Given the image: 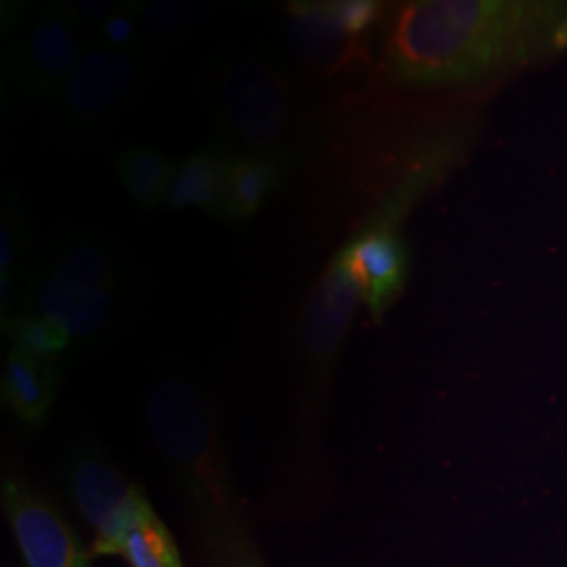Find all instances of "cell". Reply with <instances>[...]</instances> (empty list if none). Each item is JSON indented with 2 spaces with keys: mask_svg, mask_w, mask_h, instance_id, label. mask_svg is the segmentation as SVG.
<instances>
[{
  "mask_svg": "<svg viewBox=\"0 0 567 567\" xmlns=\"http://www.w3.org/2000/svg\"><path fill=\"white\" fill-rule=\"evenodd\" d=\"M567 51V0H414L386 37L398 81L437 86L517 72Z\"/></svg>",
  "mask_w": 567,
  "mask_h": 567,
  "instance_id": "6da1fadb",
  "label": "cell"
},
{
  "mask_svg": "<svg viewBox=\"0 0 567 567\" xmlns=\"http://www.w3.org/2000/svg\"><path fill=\"white\" fill-rule=\"evenodd\" d=\"M143 416L175 489L189 567H271L203 391L179 374L150 386Z\"/></svg>",
  "mask_w": 567,
  "mask_h": 567,
  "instance_id": "7a4b0ae2",
  "label": "cell"
},
{
  "mask_svg": "<svg viewBox=\"0 0 567 567\" xmlns=\"http://www.w3.org/2000/svg\"><path fill=\"white\" fill-rule=\"evenodd\" d=\"M215 133L236 154L292 158L309 128V95L286 65L259 49L227 51L208 74Z\"/></svg>",
  "mask_w": 567,
  "mask_h": 567,
  "instance_id": "3957f363",
  "label": "cell"
},
{
  "mask_svg": "<svg viewBox=\"0 0 567 567\" xmlns=\"http://www.w3.org/2000/svg\"><path fill=\"white\" fill-rule=\"evenodd\" d=\"M147 42V41H145ZM110 49L93 44L51 100L60 131L72 137L93 135L137 93L154 53L150 44Z\"/></svg>",
  "mask_w": 567,
  "mask_h": 567,
  "instance_id": "277c9868",
  "label": "cell"
},
{
  "mask_svg": "<svg viewBox=\"0 0 567 567\" xmlns=\"http://www.w3.org/2000/svg\"><path fill=\"white\" fill-rule=\"evenodd\" d=\"M362 301L364 286L349 264L344 250H341L311 290L299 322L307 425H313V421L320 416V408L326 404L332 368L341 353L355 309Z\"/></svg>",
  "mask_w": 567,
  "mask_h": 567,
  "instance_id": "5b68a950",
  "label": "cell"
},
{
  "mask_svg": "<svg viewBox=\"0 0 567 567\" xmlns=\"http://www.w3.org/2000/svg\"><path fill=\"white\" fill-rule=\"evenodd\" d=\"M72 7L42 4L16 25L4 60V82L20 102H51L84 55Z\"/></svg>",
  "mask_w": 567,
  "mask_h": 567,
  "instance_id": "8992f818",
  "label": "cell"
},
{
  "mask_svg": "<svg viewBox=\"0 0 567 567\" xmlns=\"http://www.w3.org/2000/svg\"><path fill=\"white\" fill-rule=\"evenodd\" d=\"M0 505L20 567H93V555L60 505L20 466H7Z\"/></svg>",
  "mask_w": 567,
  "mask_h": 567,
  "instance_id": "52a82bcc",
  "label": "cell"
},
{
  "mask_svg": "<svg viewBox=\"0 0 567 567\" xmlns=\"http://www.w3.org/2000/svg\"><path fill=\"white\" fill-rule=\"evenodd\" d=\"M84 524L93 534L89 547L93 559L116 557L126 567H189L173 532L137 482Z\"/></svg>",
  "mask_w": 567,
  "mask_h": 567,
  "instance_id": "ba28073f",
  "label": "cell"
},
{
  "mask_svg": "<svg viewBox=\"0 0 567 567\" xmlns=\"http://www.w3.org/2000/svg\"><path fill=\"white\" fill-rule=\"evenodd\" d=\"M25 311L61 330L72 344L110 339L126 318V290H95L63 282L32 267L25 280Z\"/></svg>",
  "mask_w": 567,
  "mask_h": 567,
  "instance_id": "9c48e42d",
  "label": "cell"
},
{
  "mask_svg": "<svg viewBox=\"0 0 567 567\" xmlns=\"http://www.w3.org/2000/svg\"><path fill=\"white\" fill-rule=\"evenodd\" d=\"M286 41L295 61L318 79L343 76L365 60L362 41L344 34L326 2L288 4Z\"/></svg>",
  "mask_w": 567,
  "mask_h": 567,
  "instance_id": "30bf717a",
  "label": "cell"
},
{
  "mask_svg": "<svg viewBox=\"0 0 567 567\" xmlns=\"http://www.w3.org/2000/svg\"><path fill=\"white\" fill-rule=\"evenodd\" d=\"M32 267L82 288L126 290V269L118 250L97 236L60 238L42 250Z\"/></svg>",
  "mask_w": 567,
  "mask_h": 567,
  "instance_id": "8fae6325",
  "label": "cell"
},
{
  "mask_svg": "<svg viewBox=\"0 0 567 567\" xmlns=\"http://www.w3.org/2000/svg\"><path fill=\"white\" fill-rule=\"evenodd\" d=\"M349 264L364 286L368 309L379 316L400 292L408 271L404 244L395 236L393 227H370L364 234L343 248Z\"/></svg>",
  "mask_w": 567,
  "mask_h": 567,
  "instance_id": "7c38bea8",
  "label": "cell"
},
{
  "mask_svg": "<svg viewBox=\"0 0 567 567\" xmlns=\"http://www.w3.org/2000/svg\"><path fill=\"white\" fill-rule=\"evenodd\" d=\"M236 152L224 145H206L175 166L164 203L175 210H203L225 219L229 173Z\"/></svg>",
  "mask_w": 567,
  "mask_h": 567,
  "instance_id": "4fadbf2b",
  "label": "cell"
},
{
  "mask_svg": "<svg viewBox=\"0 0 567 567\" xmlns=\"http://www.w3.org/2000/svg\"><path fill=\"white\" fill-rule=\"evenodd\" d=\"M60 370L42 364L11 349L2 370V400L9 410L30 426H42L58 400Z\"/></svg>",
  "mask_w": 567,
  "mask_h": 567,
  "instance_id": "5bb4252c",
  "label": "cell"
},
{
  "mask_svg": "<svg viewBox=\"0 0 567 567\" xmlns=\"http://www.w3.org/2000/svg\"><path fill=\"white\" fill-rule=\"evenodd\" d=\"M292 158L286 156H257L236 154L229 173V196L225 219L246 221L250 219L276 192V187L288 171Z\"/></svg>",
  "mask_w": 567,
  "mask_h": 567,
  "instance_id": "9a60e30c",
  "label": "cell"
},
{
  "mask_svg": "<svg viewBox=\"0 0 567 567\" xmlns=\"http://www.w3.org/2000/svg\"><path fill=\"white\" fill-rule=\"evenodd\" d=\"M175 166L177 164L171 163L161 152L133 145L118 156V177L137 208L142 213H152L166 198Z\"/></svg>",
  "mask_w": 567,
  "mask_h": 567,
  "instance_id": "2e32d148",
  "label": "cell"
},
{
  "mask_svg": "<svg viewBox=\"0 0 567 567\" xmlns=\"http://www.w3.org/2000/svg\"><path fill=\"white\" fill-rule=\"evenodd\" d=\"M2 324L13 343L11 349H18L42 364L58 365L61 358L74 347L61 330L30 311L13 313Z\"/></svg>",
  "mask_w": 567,
  "mask_h": 567,
  "instance_id": "e0dca14e",
  "label": "cell"
},
{
  "mask_svg": "<svg viewBox=\"0 0 567 567\" xmlns=\"http://www.w3.org/2000/svg\"><path fill=\"white\" fill-rule=\"evenodd\" d=\"M203 7L194 2L158 0L137 4L143 37L156 41H175L185 32L194 30L204 18Z\"/></svg>",
  "mask_w": 567,
  "mask_h": 567,
  "instance_id": "ac0fdd59",
  "label": "cell"
},
{
  "mask_svg": "<svg viewBox=\"0 0 567 567\" xmlns=\"http://www.w3.org/2000/svg\"><path fill=\"white\" fill-rule=\"evenodd\" d=\"M9 200V198H7ZM23 217L20 208L13 200L2 206V221H0V303H2V320L7 318V303L13 290L16 280V265H18V248L23 238Z\"/></svg>",
  "mask_w": 567,
  "mask_h": 567,
  "instance_id": "d6986e66",
  "label": "cell"
},
{
  "mask_svg": "<svg viewBox=\"0 0 567 567\" xmlns=\"http://www.w3.org/2000/svg\"><path fill=\"white\" fill-rule=\"evenodd\" d=\"M142 23L137 4H118L97 32V44L110 49H133L143 44Z\"/></svg>",
  "mask_w": 567,
  "mask_h": 567,
  "instance_id": "ffe728a7",
  "label": "cell"
},
{
  "mask_svg": "<svg viewBox=\"0 0 567 567\" xmlns=\"http://www.w3.org/2000/svg\"><path fill=\"white\" fill-rule=\"evenodd\" d=\"M332 21L343 30L344 34L360 39L374 25L379 18V4L368 0H343V2H326Z\"/></svg>",
  "mask_w": 567,
  "mask_h": 567,
  "instance_id": "44dd1931",
  "label": "cell"
},
{
  "mask_svg": "<svg viewBox=\"0 0 567 567\" xmlns=\"http://www.w3.org/2000/svg\"><path fill=\"white\" fill-rule=\"evenodd\" d=\"M116 7L118 4H114L110 0H81V2L72 4V11L81 23V28L93 30V34L97 37L103 23L116 11Z\"/></svg>",
  "mask_w": 567,
  "mask_h": 567,
  "instance_id": "7402d4cb",
  "label": "cell"
}]
</instances>
